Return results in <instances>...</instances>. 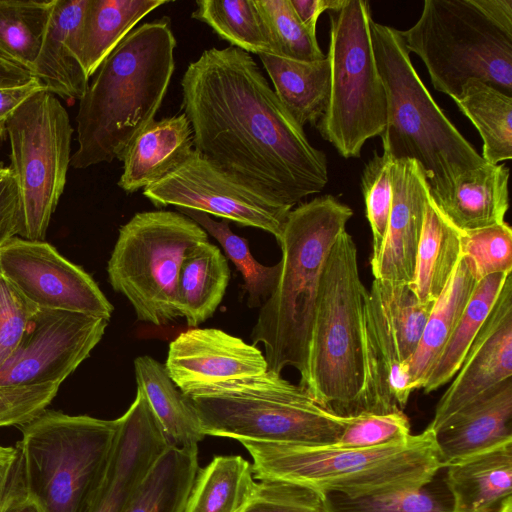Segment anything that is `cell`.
<instances>
[{
	"label": "cell",
	"instance_id": "1",
	"mask_svg": "<svg viewBox=\"0 0 512 512\" xmlns=\"http://www.w3.org/2000/svg\"><path fill=\"white\" fill-rule=\"evenodd\" d=\"M195 150L286 206L321 192L326 155L312 146L253 57L236 47L204 50L181 80Z\"/></svg>",
	"mask_w": 512,
	"mask_h": 512
},
{
	"label": "cell",
	"instance_id": "2",
	"mask_svg": "<svg viewBox=\"0 0 512 512\" xmlns=\"http://www.w3.org/2000/svg\"><path fill=\"white\" fill-rule=\"evenodd\" d=\"M176 45L164 16L133 29L104 59L79 100L78 148L70 166L122 161L134 139L155 121L175 70Z\"/></svg>",
	"mask_w": 512,
	"mask_h": 512
},
{
	"label": "cell",
	"instance_id": "3",
	"mask_svg": "<svg viewBox=\"0 0 512 512\" xmlns=\"http://www.w3.org/2000/svg\"><path fill=\"white\" fill-rule=\"evenodd\" d=\"M353 210L332 195L291 209L278 240L280 274L270 297L260 307L252 329L253 345L262 343L268 371L286 367L307 375L309 345L320 282L329 253L346 230Z\"/></svg>",
	"mask_w": 512,
	"mask_h": 512
},
{
	"label": "cell",
	"instance_id": "4",
	"mask_svg": "<svg viewBox=\"0 0 512 512\" xmlns=\"http://www.w3.org/2000/svg\"><path fill=\"white\" fill-rule=\"evenodd\" d=\"M252 457L254 478L317 493L377 496L428 485L442 468L434 433L372 448L239 441Z\"/></svg>",
	"mask_w": 512,
	"mask_h": 512
},
{
	"label": "cell",
	"instance_id": "5",
	"mask_svg": "<svg viewBox=\"0 0 512 512\" xmlns=\"http://www.w3.org/2000/svg\"><path fill=\"white\" fill-rule=\"evenodd\" d=\"M368 290L357 247L345 230L335 241L321 277L308 353L299 385L324 409L340 417L362 414L365 386L363 315Z\"/></svg>",
	"mask_w": 512,
	"mask_h": 512
},
{
	"label": "cell",
	"instance_id": "6",
	"mask_svg": "<svg viewBox=\"0 0 512 512\" xmlns=\"http://www.w3.org/2000/svg\"><path fill=\"white\" fill-rule=\"evenodd\" d=\"M375 60L387 97L383 152L411 159L425 172L430 192L485 163L437 105L415 70L399 30L371 21Z\"/></svg>",
	"mask_w": 512,
	"mask_h": 512
},
{
	"label": "cell",
	"instance_id": "7",
	"mask_svg": "<svg viewBox=\"0 0 512 512\" xmlns=\"http://www.w3.org/2000/svg\"><path fill=\"white\" fill-rule=\"evenodd\" d=\"M189 398L206 436L237 441L334 445L352 418L330 413L306 389L270 371Z\"/></svg>",
	"mask_w": 512,
	"mask_h": 512
},
{
	"label": "cell",
	"instance_id": "8",
	"mask_svg": "<svg viewBox=\"0 0 512 512\" xmlns=\"http://www.w3.org/2000/svg\"><path fill=\"white\" fill-rule=\"evenodd\" d=\"M16 447L26 489L43 512H86L104 474L117 419L43 410Z\"/></svg>",
	"mask_w": 512,
	"mask_h": 512
},
{
	"label": "cell",
	"instance_id": "9",
	"mask_svg": "<svg viewBox=\"0 0 512 512\" xmlns=\"http://www.w3.org/2000/svg\"><path fill=\"white\" fill-rule=\"evenodd\" d=\"M330 91L317 123L322 138L344 158H358L387 123V97L375 60L369 2L344 0L329 11Z\"/></svg>",
	"mask_w": 512,
	"mask_h": 512
},
{
	"label": "cell",
	"instance_id": "10",
	"mask_svg": "<svg viewBox=\"0 0 512 512\" xmlns=\"http://www.w3.org/2000/svg\"><path fill=\"white\" fill-rule=\"evenodd\" d=\"M399 32L435 90L454 100L477 79L512 96V38L470 0H425L417 22Z\"/></svg>",
	"mask_w": 512,
	"mask_h": 512
},
{
	"label": "cell",
	"instance_id": "11",
	"mask_svg": "<svg viewBox=\"0 0 512 512\" xmlns=\"http://www.w3.org/2000/svg\"><path fill=\"white\" fill-rule=\"evenodd\" d=\"M205 241L207 232L180 212L136 213L119 230L107 265L109 282L128 299L138 320L167 325L180 316L177 288L183 260Z\"/></svg>",
	"mask_w": 512,
	"mask_h": 512
},
{
	"label": "cell",
	"instance_id": "12",
	"mask_svg": "<svg viewBox=\"0 0 512 512\" xmlns=\"http://www.w3.org/2000/svg\"><path fill=\"white\" fill-rule=\"evenodd\" d=\"M5 130L22 205L20 236L43 241L71 161L73 129L68 113L55 95L43 89L11 114Z\"/></svg>",
	"mask_w": 512,
	"mask_h": 512
},
{
	"label": "cell",
	"instance_id": "13",
	"mask_svg": "<svg viewBox=\"0 0 512 512\" xmlns=\"http://www.w3.org/2000/svg\"><path fill=\"white\" fill-rule=\"evenodd\" d=\"M143 195L155 207L200 211L264 230L277 242L292 209L244 184L195 149L182 165L145 187Z\"/></svg>",
	"mask_w": 512,
	"mask_h": 512
},
{
	"label": "cell",
	"instance_id": "14",
	"mask_svg": "<svg viewBox=\"0 0 512 512\" xmlns=\"http://www.w3.org/2000/svg\"><path fill=\"white\" fill-rule=\"evenodd\" d=\"M108 321L39 308L19 345L0 367V387L60 385L100 342Z\"/></svg>",
	"mask_w": 512,
	"mask_h": 512
},
{
	"label": "cell",
	"instance_id": "15",
	"mask_svg": "<svg viewBox=\"0 0 512 512\" xmlns=\"http://www.w3.org/2000/svg\"><path fill=\"white\" fill-rule=\"evenodd\" d=\"M0 273L41 309L106 320L114 310L89 274L44 241L16 236L0 245Z\"/></svg>",
	"mask_w": 512,
	"mask_h": 512
},
{
	"label": "cell",
	"instance_id": "16",
	"mask_svg": "<svg viewBox=\"0 0 512 512\" xmlns=\"http://www.w3.org/2000/svg\"><path fill=\"white\" fill-rule=\"evenodd\" d=\"M164 366L187 397L218 383L268 371L266 359L256 346L216 328H191L180 333L169 344Z\"/></svg>",
	"mask_w": 512,
	"mask_h": 512
},
{
	"label": "cell",
	"instance_id": "17",
	"mask_svg": "<svg viewBox=\"0 0 512 512\" xmlns=\"http://www.w3.org/2000/svg\"><path fill=\"white\" fill-rule=\"evenodd\" d=\"M509 378H512L511 274L451 384L440 398L428 428L437 429L478 395Z\"/></svg>",
	"mask_w": 512,
	"mask_h": 512
},
{
	"label": "cell",
	"instance_id": "18",
	"mask_svg": "<svg viewBox=\"0 0 512 512\" xmlns=\"http://www.w3.org/2000/svg\"><path fill=\"white\" fill-rule=\"evenodd\" d=\"M393 201L374 279L410 285L416 264L430 186L418 162L393 160Z\"/></svg>",
	"mask_w": 512,
	"mask_h": 512
},
{
	"label": "cell",
	"instance_id": "19",
	"mask_svg": "<svg viewBox=\"0 0 512 512\" xmlns=\"http://www.w3.org/2000/svg\"><path fill=\"white\" fill-rule=\"evenodd\" d=\"M432 431L442 468L512 441V378L478 395Z\"/></svg>",
	"mask_w": 512,
	"mask_h": 512
},
{
	"label": "cell",
	"instance_id": "20",
	"mask_svg": "<svg viewBox=\"0 0 512 512\" xmlns=\"http://www.w3.org/2000/svg\"><path fill=\"white\" fill-rule=\"evenodd\" d=\"M365 386L362 414L403 411L411 392L399 347L373 285L363 315Z\"/></svg>",
	"mask_w": 512,
	"mask_h": 512
},
{
	"label": "cell",
	"instance_id": "21",
	"mask_svg": "<svg viewBox=\"0 0 512 512\" xmlns=\"http://www.w3.org/2000/svg\"><path fill=\"white\" fill-rule=\"evenodd\" d=\"M87 0H55L32 75L45 90L80 100L89 78L79 58V33Z\"/></svg>",
	"mask_w": 512,
	"mask_h": 512
},
{
	"label": "cell",
	"instance_id": "22",
	"mask_svg": "<svg viewBox=\"0 0 512 512\" xmlns=\"http://www.w3.org/2000/svg\"><path fill=\"white\" fill-rule=\"evenodd\" d=\"M508 181L509 168L485 162L430 195L441 213L464 233L505 221L509 208Z\"/></svg>",
	"mask_w": 512,
	"mask_h": 512
},
{
	"label": "cell",
	"instance_id": "23",
	"mask_svg": "<svg viewBox=\"0 0 512 512\" xmlns=\"http://www.w3.org/2000/svg\"><path fill=\"white\" fill-rule=\"evenodd\" d=\"M446 468L452 512H512V441Z\"/></svg>",
	"mask_w": 512,
	"mask_h": 512
},
{
	"label": "cell",
	"instance_id": "24",
	"mask_svg": "<svg viewBox=\"0 0 512 512\" xmlns=\"http://www.w3.org/2000/svg\"><path fill=\"white\" fill-rule=\"evenodd\" d=\"M193 147L192 127L183 112L153 121L126 150L118 186L131 194L158 182L182 165Z\"/></svg>",
	"mask_w": 512,
	"mask_h": 512
},
{
	"label": "cell",
	"instance_id": "25",
	"mask_svg": "<svg viewBox=\"0 0 512 512\" xmlns=\"http://www.w3.org/2000/svg\"><path fill=\"white\" fill-rule=\"evenodd\" d=\"M478 282L472 260L462 255L447 286L435 301L420 342L405 364L412 390L422 389L453 333Z\"/></svg>",
	"mask_w": 512,
	"mask_h": 512
},
{
	"label": "cell",
	"instance_id": "26",
	"mask_svg": "<svg viewBox=\"0 0 512 512\" xmlns=\"http://www.w3.org/2000/svg\"><path fill=\"white\" fill-rule=\"evenodd\" d=\"M134 371L137 387L146 395L168 446L198 447L206 436L198 414L165 366L150 356H139L134 360Z\"/></svg>",
	"mask_w": 512,
	"mask_h": 512
},
{
	"label": "cell",
	"instance_id": "27",
	"mask_svg": "<svg viewBox=\"0 0 512 512\" xmlns=\"http://www.w3.org/2000/svg\"><path fill=\"white\" fill-rule=\"evenodd\" d=\"M168 0H87L79 33V58L90 79L134 26Z\"/></svg>",
	"mask_w": 512,
	"mask_h": 512
},
{
	"label": "cell",
	"instance_id": "28",
	"mask_svg": "<svg viewBox=\"0 0 512 512\" xmlns=\"http://www.w3.org/2000/svg\"><path fill=\"white\" fill-rule=\"evenodd\" d=\"M274 92L301 126L316 124L327 106L330 91L329 59L304 62L272 54L258 55Z\"/></svg>",
	"mask_w": 512,
	"mask_h": 512
},
{
	"label": "cell",
	"instance_id": "29",
	"mask_svg": "<svg viewBox=\"0 0 512 512\" xmlns=\"http://www.w3.org/2000/svg\"><path fill=\"white\" fill-rule=\"evenodd\" d=\"M461 235L429 194L409 285L421 302L434 303L447 286L462 257Z\"/></svg>",
	"mask_w": 512,
	"mask_h": 512
},
{
	"label": "cell",
	"instance_id": "30",
	"mask_svg": "<svg viewBox=\"0 0 512 512\" xmlns=\"http://www.w3.org/2000/svg\"><path fill=\"white\" fill-rule=\"evenodd\" d=\"M230 269L219 248L208 241L189 250L180 268L177 302L180 317L191 328L209 319L224 297Z\"/></svg>",
	"mask_w": 512,
	"mask_h": 512
},
{
	"label": "cell",
	"instance_id": "31",
	"mask_svg": "<svg viewBox=\"0 0 512 512\" xmlns=\"http://www.w3.org/2000/svg\"><path fill=\"white\" fill-rule=\"evenodd\" d=\"M198 470V447L168 446L155 460L124 512H183Z\"/></svg>",
	"mask_w": 512,
	"mask_h": 512
},
{
	"label": "cell",
	"instance_id": "32",
	"mask_svg": "<svg viewBox=\"0 0 512 512\" xmlns=\"http://www.w3.org/2000/svg\"><path fill=\"white\" fill-rule=\"evenodd\" d=\"M479 132L483 160L489 164L512 158V96L477 79L467 81L454 99Z\"/></svg>",
	"mask_w": 512,
	"mask_h": 512
},
{
	"label": "cell",
	"instance_id": "33",
	"mask_svg": "<svg viewBox=\"0 0 512 512\" xmlns=\"http://www.w3.org/2000/svg\"><path fill=\"white\" fill-rule=\"evenodd\" d=\"M511 273H495L477 282L453 333L427 377L422 388L425 393L437 390L455 376Z\"/></svg>",
	"mask_w": 512,
	"mask_h": 512
},
{
	"label": "cell",
	"instance_id": "34",
	"mask_svg": "<svg viewBox=\"0 0 512 512\" xmlns=\"http://www.w3.org/2000/svg\"><path fill=\"white\" fill-rule=\"evenodd\" d=\"M251 464L241 456H216L198 470L183 512H235L256 485Z\"/></svg>",
	"mask_w": 512,
	"mask_h": 512
},
{
	"label": "cell",
	"instance_id": "35",
	"mask_svg": "<svg viewBox=\"0 0 512 512\" xmlns=\"http://www.w3.org/2000/svg\"><path fill=\"white\" fill-rule=\"evenodd\" d=\"M55 0H0V59L33 72Z\"/></svg>",
	"mask_w": 512,
	"mask_h": 512
},
{
	"label": "cell",
	"instance_id": "36",
	"mask_svg": "<svg viewBox=\"0 0 512 512\" xmlns=\"http://www.w3.org/2000/svg\"><path fill=\"white\" fill-rule=\"evenodd\" d=\"M191 17L207 24L219 38L247 53L272 54L255 0H199Z\"/></svg>",
	"mask_w": 512,
	"mask_h": 512
},
{
	"label": "cell",
	"instance_id": "37",
	"mask_svg": "<svg viewBox=\"0 0 512 512\" xmlns=\"http://www.w3.org/2000/svg\"><path fill=\"white\" fill-rule=\"evenodd\" d=\"M177 210L200 225L219 242L226 256L243 277L244 290L248 295L247 305L250 308H260L276 286L280 262L272 266L258 262L251 254L247 240L235 234L227 220L216 221L210 215L196 210Z\"/></svg>",
	"mask_w": 512,
	"mask_h": 512
},
{
	"label": "cell",
	"instance_id": "38",
	"mask_svg": "<svg viewBox=\"0 0 512 512\" xmlns=\"http://www.w3.org/2000/svg\"><path fill=\"white\" fill-rule=\"evenodd\" d=\"M371 285L378 293L405 367L420 342L435 302H421L408 284L374 279Z\"/></svg>",
	"mask_w": 512,
	"mask_h": 512
},
{
	"label": "cell",
	"instance_id": "39",
	"mask_svg": "<svg viewBox=\"0 0 512 512\" xmlns=\"http://www.w3.org/2000/svg\"><path fill=\"white\" fill-rule=\"evenodd\" d=\"M266 28L273 55L304 62L322 60L326 55L297 18L290 0H255Z\"/></svg>",
	"mask_w": 512,
	"mask_h": 512
},
{
	"label": "cell",
	"instance_id": "40",
	"mask_svg": "<svg viewBox=\"0 0 512 512\" xmlns=\"http://www.w3.org/2000/svg\"><path fill=\"white\" fill-rule=\"evenodd\" d=\"M426 487L377 496L351 497L327 492L320 497L323 512H452V502Z\"/></svg>",
	"mask_w": 512,
	"mask_h": 512
},
{
	"label": "cell",
	"instance_id": "41",
	"mask_svg": "<svg viewBox=\"0 0 512 512\" xmlns=\"http://www.w3.org/2000/svg\"><path fill=\"white\" fill-rule=\"evenodd\" d=\"M392 165L389 155L374 152L361 176L365 213L372 231L371 266L379 259L387 232L393 201Z\"/></svg>",
	"mask_w": 512,
	"mask_h": 512
},
{
	"label": "cell",
	"instance_id": "42",
	"mask_svg": "<svg viewBox=\"0 0 512 512\" xmlns=\"http://www.w3.org/2000/svg\"><path fill=\"white\" fill-rule=\"evenodd\" d=\"M461 246L462 255L473 262L478 281L512 272V229L507 222L462 233Z\"/></svg>",
	"mask_w": 512,
	"mask_h": 512
},
{
	"label": "cell",
	"instance_id": "43",
	"mask_svg": "<svg viewBox=\"0 0 512 512\" xmlns=\"http://www.w3.org/2000/svg\"><path fill=\"white\" fill-rule=\"evenodd\" d=\"M410 423L403 411L352 417L334 444L344 448H372L406 439Z\"/></svg>",
	"mask_w": 512,
	"mask_h": 512
},
{
	"label": "cell",
	"instance_id": "44",
	"mask_svg": "<svg viewBox=\"0 0 512 512\" xmlns=\"http://www.w3.org/2000/svg\"><path fill=\"white\" fill-rule=\"evenodd\" d=\"M235 512H323L320 494L280 481L257 482L247 501Z\"/></svg>",
	"mask_w": 512,
	"mask_h": 512
},
{
	"label": "cell",
	"instance_id": "45",
	"mask_svg": "<svg viewBox=\"0 0 512 512\" xmlns=\"http://www.w3.org/2000/svg\"><path fill=\"white\" fill-rule=\"evenodd\" d=\"M38 309L0 273V367L19 345Z\"/></svg>",
	"mask_w": 512,
	"mask_h": 512
},
{
	"label": "cell",
	"instance_id": "46",
	"mask_svg": "<svg viewBox=\"0 0 512 512\" xmlns=\"http://www.w3.org/2000/svg\"><path fill=\"white\" fill-rule=\"evenodd\" d=\"M58 384L0 387V427L21 426L45 410Z\"/></svg>",
	"mask_w": 512,
	"mask_h": 512
},
{
	"label": "cell",
	"instance_id": "47",
	"mask_svg": "<svg viewBox=\"0 0 512 512\" xmlns=\"http://www.w3.org/2000/svg\"><path fill=\"white\" fill-rule=\"evenodd\" d=\"M22 205L19 189L10 167L0 165V245L20 236Z\"/></svg>",
	"mask_w": 512,
	"mask_h": 512
},
{
	"label": "cell",
	"instance_id": "48",
	"mask_svg": "<svg viewBox=\"0 0 512 512\" xmlns=\"http://www.w3.org/2000/svg\"><path fill=\"white\" fill-rule=\"evenodd\" d=\"M0 512H43L26 489L19 456Z\"/></svg>",
	"mask_w": 512,
	"mask_h": 512
},
{
	"label": "cell",
	"instance_id": "49",
	"mask_svg": "<svg viewBox=\"0 0 512 512\" xmlns=\"http://www.w3.org/2000/svg\"><path fill=\"white\" fill-rule=\"evenodd\" d=\"M290 3L301 24L316 35L319 16L326 10L337 11L344 0H290Z\"/></svg>",
	"mask_w": 512,
	"mask_h": 512
},
{
	"label": "cell",
	"instance_id": "50",
	"mask_svg": "<svg viewBox=\"0 0 512 512\" xmlns=\"http://www.w3.org/2000/svg\"><path fill=\"white\" fill-rule=\"evenodd\" d=\"M497 28L512 38V0H470Z\"/></svg>",
	"mask_w": 512,
	"mask_h": 512
},
{
	"label": "cell",
	"instance_id": "51",
	"mask_svg": "<svg viewBox=\"0 0 512 512\" xmlns=\"http://www.w3.org/2000/svg\"><path fill=\"white\" fill-rule=\"evenodd\" d=\"M43 89L44 87L36 78L26 85L0 88V124H5L26 99Z\"/></svg>",
	"mask_w": 512,
	"mask_h": 512
},
{
	"label": "cell",
	"instance_id": "52",
	"mask_svg": "<svg viewBox=\"0 0 512 512\" xmlns=\"http://www.w3.org/2000/svg\"><path fill=\"white\" fill-rule=\"evenodd\" d=\"M18 456L16 446L0 445V506L8 490Z\"/></svg>",
	"mask_w": 512,
	"mask_h": 512
},
{
	"label": "cell",
	"instance_id": "53",
	"mask_svg": "<svg viewBox=\"0 0 512 512\" xmlns=\"http://www.w3.org/2000/svg\"><path fill=\"white\" fill-rule=\"evenodd\" d=\"M33 80L31 73L0 59V88L18 87Z\"/></svg>",
	"mask_w": 512,
	"mask_h": 512
},
{
	"label": "cell",
	"instance_id": "54",
	"mask_svg": "<svg viewBox=\"0 0 512 512\" xmlns=\"http://www.w3.org/2000/svg\"><path fill=\"white\" fill-rule=\"evenodd\" d=\"M5 130V124H0V142L2 140L3 134Z\"/></svg>",
	"mask_w": 512,
	"mask_h": 512
}]
</instances>
